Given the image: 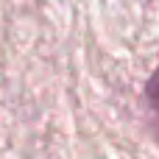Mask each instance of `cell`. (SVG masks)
<instances>
[{
  "mask_svg": "<svg viewBox=\"0 0 159 159\" xmlns=\"http://www.w3.org/2000/svg\"><path fill=\"white\" fill-rule=\"evenodd\" d=\"M145 92H148V103L159 112V67H157V73L151 75V81H148V89H145Z\"/></svg>",
  "mask_w": 159,
  "mask_h": 159,
  "instance_id": "obj_1",
  "label": "cell"
}]
</instances>
